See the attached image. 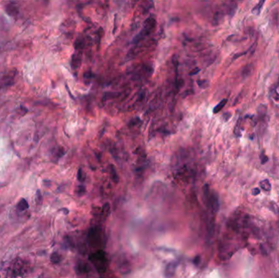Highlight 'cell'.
Instances as JSON below:
<instances>
[{
	"label": "cell",
	"instance_id": "cell-1",
	"mask_svg": "<svg viewBox=\"0 0 279 278\" xmlns=\"http://www.w3.org/2000/svg\"><path fill=\"white\" fill-rule=\"evenodd\" d=\"M17 71L10 70L0 75V89L8 87L14 83L17 76Z\"/></svg>",
	"mask_w": 279,
	"mask_h": 278
},
{
	"label": "cell",
	"instance_id": "cell-2",
	"mask_svg": "<svg viewBox=\"0 0 279 278\" xmlns=\"http://www.w3.org/2000/svg\"><path fill=\"white\" fill-rule=\"evenodd\" d=\"M204 193L206 196V199H208L209 204L212 206V209L213 212H217L219 211L220 208V202H219V197L215 193H213L211 195H209L208 191V186H204Z\"/></svg>",
	"mask_w": 279,
	"mask_h": 278
},
{
	"label": "cell",
	"instance_id": "cell-3",
	"mask_svg": "<svg viewBox=\"0 0 279 278\" xmlns=\"http://www.w3.org/2000/svg\"><path fill=\"white\" fill-rule=\"evenodd\" d=\"M5 11L10 17H16L20 11L19 4L16 1H10L5 5Z\"/></svg>",
	"mask_w": 279,
	"mask_h": 278
},
{
	"label": "cell",
	"instance_id": "cell-4",
	"mask_svg": "<svg viewBox=\"0 0 279 278\" xmlns=\"http://www.w3.org/2000/svg\"><path fill=\"white\" fill-rule=\"evenodd\" d=\"M154 24H155L154 19H153V18H151V17L149 18V19H148V20L144 22V28H143V29H142V31H141V34L139 35V37L140 36L144 37L145 35H148V34L150 33V31L152 30L153 28Z\"/></svg>",
	"mask_w": 279,
	"mask_h": 278
},
{
	"label": "cell",
	"instance_id": "cell-5",
	"mask_svg": "<svg viewBox=\"0 0 279 278\" xmlns=\"http://www.w3.org/2000/svg\"><path fill=\"white\" fill-rule=\"evenodd\" d=\"M253 70L254 66L252 64H248V65H245L243 68V70H242V77L244 79L248 78V77H250L252 74V73H253Z\"/></svg>",
	"mask_w": 279,
	"mask_h": 278
},
{
	"label": "cell",
	"instance_id": "cell-6",
	"mask_svg": "<svg viewBox=\"0 0 279 278\" xmlns=\"http://www.w3.org/2000/svg\"><path fill=\"white\" fill-rule=\"evenodd\" d=\"M265 0H259V3H257L256 5L255 6V7L253 8V9H252V11H252V13L255 15H256V16L259 15L260 11H261V10H262V8H263V6H264V4H265Z\"/></svg>",
	"mask_w": 279,
	"mask_h": 278
},
{
	"label": "cell",
	"instance_id": "cell-7",
	"mask_svg": "<svg viewBox=\"0 0 279 278\" xmlns=\"http://www.w3.org/2000/svg\"><path fill=\"white\" fill-rule=\"evenodd\" d=\"M259 187L265 192H269L271 190V184L268 180H263L259 182Z\"/></svg>",
	"mask_w": 279,
	"mask_h": 278
},
{
	"label": "cell",
	"instance_id": "cell-8",
	"mask_svg": "<svg viewBox=\"0 0 279 278\" xmlns=\"http://www.w3.org/2000/svg\"><path fill=\"white\" fill-rule=\"evenodd\" d=\"M29 207V204L26 199H21L17 204V209L20 211H24L27 210Z\"/></svg>",
	"mask_w": 279,
	"mask_h": 278
},
{
	"label": "cell",
	"instance_id": "cell-9",
	"mask_svg": "<svg viewBox=\"0 0 279 278\" xmlns=\"http://www.w3.org/2000/svg\"><path fill=\"white\" fill-rule=\"evenodd\" d=\"M227 101H228L227 99H224V100H222L220 101L219 104H217V105H215V107L214 108V110H213V113H218L220 112V110H222L223 108L225 107V105L226 103H227Z\"/></svg>",
	"mask_w": 279,
	"mask_h": 278
},
{
	"label": "cell",
	"instance_id": "cell-10",
	"mask_svg": "<svg viewBox=\"0 0 279 278\" xmlns=\"http://www.w3.org/2000/svg\"><path fill=\"white\" fill-rule=\"evenodd\" d=\"M51 261L53 264H58L60 261V255L57 252H54L51 255Z\"/></svg>",
	"mask_w": 279,
	"mask_h": 278
},
{
	"label": "cell",
	"instance_id": "cell-11",
	"mask_svg": "<svg viewBox=\"0 0 279 278\" xmlns=\"http://www.w3.org/2000/svg\"><path fill=\"white\" fill-rule=\"evenodd\" d=\"M79 63H80V57L77 55H73L72 57V66L73 68L79 67Z\"/></svg>",
	"mask_w": 279,
	"mask_h": 278
},
{
	"label": "cell",
	"instance_id": "cell-12",
	"mask_svg": "<svg viewBox=\"0 0 279 278\" xmlns=\"http://www.w3.org/2000/svg\"><path fill=\"white\" fill-rule=\"evenodd\" d=\"M110 169H111V175H112V179L115 183L119 182V175H117L115 171V168L113 167L112 165L110 166Z\"/></svg>",
	"mask_w": 279,
	"mask_h": 278
},
{
	"label": "cell",
	"instance_id": "cell-13",
	"mask_svg": "<svg viewBox=\"0 0 279 278\" xmlns=\"http://www.w3.org/2000/svg\"><path fill=\"white\" fill-rule=\"evenodd\" d=\"M197 85L201 87V88H206V87L209 86V82L207 80H205V79H203V80H197Z\"/></svg>",
	"mask_w": 279,
	"mask_h": 278
},
{
	"label": "cell",
	"instance_id": "cell-14",
	"mask_svg": "<svg viewBox=\"0 0 279 278\" xmlns=\"http://www.w3.org/2000/svg\"><path fill=\"white\" fill-rule=\"evenodd\" d=\"M268 157H267L266 155L264 154V153H262V154L260 155V161H261V163H262V164H265V163L267 162H268Z\"/></svg>",
	"mask_w": 279,
	"mask_h": 278
},
{
	"label": "cell",
	"instance_id": "cell-15",
	"mask_svg": "<svg viewBox=\"0 0 279 278\" xmlns=\"http://www.w3.org/2000/svg\"><path fill=\"white\" fill-rule=\"evenodd\" d=\"M78 180H79V181H83V179H82V171L81 168L79 169V172H78Z\"/></svg>",
	"mask_w": 279,
	"mask_h": 278
},
{
	"label": "cell",
	"instance_id": "cell-16",
	"mask_svg": "<svg viewBox=\"0 0 279 278\" xmlns=\"http://www.w3.org/2000/svg\"><path fill=\"white\" fill-rule=\"evenodd\" d=\"M251 193H252V195H254V196H257V195H259V194L260 193V188H255L253 190H252Z\"/></svg>",
	"mask_w": 279,
	"mask_h": 278
},
{
	"label": "cell",
	"instance_id": "cell-17",
	"mask_svg": "<svg viewBox=\"0 0 279 278\" xmlns=\"http://www.w3.org/2000/svg\"><path fill=\"white\" fill-rule=\"evenodd\" d=\"M199 71H200V69H199V68H195L194 70L190 72L189 74H190V75H195V74H197Z\"/></svg>",
	"mask_w": 279,
	"mask_h": 278
},
{
	"label": "cell",
	"instance_id": "cell-18",
	"mask_svg": "<svg viewBox=\"0 0 279 278\" xmlns=\"http://www.w3.org/2000/svg\"><path fill=\"white\" fill-rule=\"evenodd\" d=\"M43 1H46V2H48L49 0H43Z\"/></svg>",
	"mask_w": 279,
	"mask_h": 278
},
{
	"label": "cell",
	"instance_id": "cell-19",
	"mask_svg": "<svg viewBox=\"0 0 279 278\" xmlns=\"http://www.w3.org/2000/svg\"><path fill=\"white\" fill-rule=\"evenodd\" d=\"M278 85H279V80H278Z\"/></svg>",
	"mask_w": 279,
	"mask_h": 278
}]
</instances>
